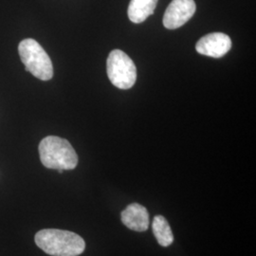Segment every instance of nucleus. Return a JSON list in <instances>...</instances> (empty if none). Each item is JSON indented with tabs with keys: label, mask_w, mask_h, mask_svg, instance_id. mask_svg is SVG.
Returning <instances> with one entry per match:
<instances>
[{
	"label": "nucleus",
	"mask_w": 256,
	"mask_h": 256,
	"mask_svg": "<svg viewBox=\"0 0 256 256\" xmlns=\"http://www.w3.org/2000/svg\"><path fill=\"white\" fill-rule=\"evenodd\" d=\"M196 10L194 0H172L164 16L166 28L176 30L192 18Z\"/></svg>",
	"instance_id": "5"
},
{
	"label": "nucleus",
	"mask_w": 256,
	"mask_h": 256,
	"mask_svg": "<svg viewBox=\"0 0 256 256\" xmlns=\"http://www.w3.org/2000/svg\"><path fill=\"white\" fill-rule=\"evenodd\" d=\"M122 222L128 229L146 232L149 228V214L146 208L138 203L129 204L120 214Z\"/></svg>",
	"instance_id": "7"
},
{
	"label": "nucleus",
	"mask_w": 256,
	"mask_h": 256,
	"mask_svg": "<svg viewBox=\"0 0 256 256\" xmlns=\"http://www.w3.org/2000/svg\"><path fill=\"white\" fill-rule=\"evenodd\" d=\"M232 48L229 36L223 32H212L202 37L196 45L200 54L212 58H221L227 54Z\"/></svg>",
	"instance_id": "6"
},
{
	"label": "nucleus",
	"mask_w": 256,
	"mask_h": 256,
	"mask_svg": "<svg viewBox=\"0 0 256 256\" xmlns=\"http://www.w3.org/2000/svg\"><path fill=\"white\" fill-rule=\"evenodd\" d=\"M39 155L42 164L48 169L72 170L78 164L74 147L63 138H44L39 144Z\"/></svg>",
	"instance_id": "2"
},
{
	"label": "nucleus",
	"mask_w": 256,
	"mask_h": 256,
	"mask_svg": "<svg viewBox=\"0 0 256 256\" xmlns=\"http://www.w3.org/2000/svg\"><path fill=\"white\" fill-rule=\"evenodd\" d=\"M158 0H131L128 6V18L133 23H142L154 14Z\"/></svg>",
	"instance_id": "8"
},
{
	"label": "nucleus",
	"mask_w": 256,
	"mask_h": 256,
	"mask_svg": "<svg viewBox=\"0 0 256 256\" xmlns=\"http://www.w3.org/2000/svg\"><path fill=\"white\" fill-rule=\"evenodd\" d=\"M18 52L27 72L42 81H48L52 78V62L45 50L34 39L28 38L21 41Z\"/></svg>",
	"instance_id": "3"
},
{
	"label": "nucleus",
	"mask_w": 256,
	"mask_h": 256,
	"mask_svg": "<svg viewBox=\"0 0 256 256\" xmlns=\"http://www.w3.org/2000/svg\"><path fill=\"white\" fill-rule=\"evenodd\" d=\"M110 82L120 90L131 88L137 80V68L133 60L120 50H113L106 61Z\"/></svg>",
	"instance_id": "4"
},
{
	"label": "nucleus",
	"mask_w": 256,
	"mask_h": 256,
	"mask_svg": "<svg viewBox=\"0 0 256 256\" xmlns=\"http://www.w3.org/2000/svg\"><path fill=\"white\" fill-rule=\"evenodd\" d=\"M34 240L38 248L48 256H78L86 248V242L79 234L64 230H41Z\"/></svg>",
	"instance_id": "1"
},
{
	"label": "nucleus",
	"mask_w": 256,
	"mask_h": 256,
	"mask_svg": "<svg viewBox=\"0 0 256 256\" xmlns=\"http://www.w3.org/2000/svg\"><path fill=\"white\" fill-rule=\"evenodd\" d=\"M152 230L158 243L162 247H169L174 242V236L171 227L162 216H156L154 218Z\"/></svg>",
	"instance_id": "9"
}]
</instances>
